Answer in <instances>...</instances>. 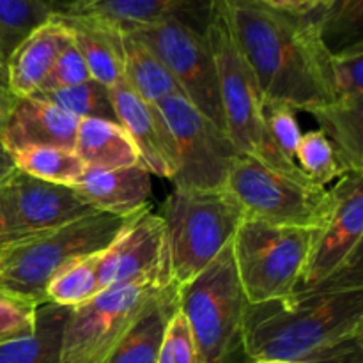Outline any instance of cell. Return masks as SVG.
<instances>
[{"instance_id": "6da1fadb", "label": "cell", "mask_w": 363, "mask_h": 363, "mask_svg": "<svg viewBox=\"0 0 363 363\" xmlns=\"http://www.w3.org/2000/svg\"><path fill=\"white\" fill-rule=\"evenodd\" d=\"M363 337V261L323 286L247 303L241 346L248 362L305 363Z\"/></svg>"}, {"instance_id": "7a4b0ae2", "label": "cell", "mask_w": 363, "mask_h": 363, "mask_svg": "<svg viewBox=\"0 0 363 363\" xmlns=\"http://www.w3.org/2000/svg\"><path fill=\"white\" fill-rule=\"evenodd\" d=\"M264 101L315 112L333 101L330 55L312 16L279 13L257 0H220Z\"/></svg>"}, {"instance_id": "3957f363", "label": "cell", "mask_w": 363, "mask_h": 363, "mask_svg": "<svg viewBox=\"0 0 363 363\" xmlns=\"http://www.w3.org/2000/svg\"><path fill=\"white\" fill-rule=\"evenodd\" d=\"M206 38L215 59L223 126L236 151L255 158L282 176L300 183H308L300 167L284 158L269 138L264 121V99L250 66L238 46L233 27L220 0H213Z\"/></svg>"}, {"instance_id": "277c9868", "label": "cell", "mask_w": 363, "mask_h": 363, "mask_svg": "<svg viewBox=\"0 0 363 363\" xmlns=\"http://www.w3.org/2000/svg\"><path fill=\"white\" fill-rule=\"evenodd\" d=\"M135 215L94 213L6 248L0 252V291L35 305L46 303L53 275L77 259L105 250Z\"/></svg>"}, {"instance_id": "5b68a950", "label": "cell", "mask_w": 363, "mask_h": 363, "mask_svg": "<svg viewBox=\"0 0 363 363\" xmlns=\"http://www.w3.org/2000/svg\"><path fill=\"white\" fill-rule=\"evenodd\" d=\"M247 307L233 241L190 282L177 287V308L194 333L201 363H240L241 318ZM247 358V357H245Z\"/></svg>"}, {"instance_id": "8992f818", "label": "cell", "mask_w": 363, "mask_h": 363, "mask_svg": "<svg viewBox=\"0 0 363 363\" xmlns=\"http://www.w3.org/2000/svg\"><path fill=\"white\" fill-rule=\"evenodd\" d=\"M169 243L170 269L177 287L190 282L233 241L243 213L225 190H176L162 213Z\"/></svg>"}, {"instance_id": "52a82bcc", "label": "cell", "mask_w": 363, "mask_h": 363, "mask_svg": "<svg viewBox=\"0 0 363 363\" xmlns=\"http://www.w3.org/2000/svg\"><path fill=\"white\" fill-rule=\"evenodd\" d=\"M312 240L314 229L243 218L233 238V255L247 303H262L294 293Z\"/></svg>"}, {"instance_id": "ba28073f", "label": "cell", "mask_w": 363, "mask_h": 363, "mask_svg": "<svg viewBox=\"0 0 363 363\" xmlns=\"http://www.w3.org/2000/svg\"><path fill=\"white\" fill-rule=\"evenodd\" d=\"M177 286L147 282L113 286L71 308L62 332L60 363H105L135 323Z\"/></svg>"}, {"instance_id": "9c48e42d", "label": "cell", "mask_w": 363, "mask_h": 363, "mask_svg": "<svg viewBox=\"0 0 363 363\" xmlns=\"http://www.w3.org/2000/svg\"><path fill=\"white\" fill-rule=\"evenodd\" d=\"M223 190L236 202L243 218L269 225L315 230L332 204L330 188L291 179L247 155L236 156Z\"/></svg>"}, {"instance_id": "30bf717a", "label": "cell", "mask_w": 363, "mask_h": 363, "mask_svg": "<svg viewBox=\"0 0 363 363\" xmlns=\"http://www.w3.org/2000/svg\"><path fill=\"white\" fill-rule=\"evenodd\" d=\"M165 117L177 152V170L170 181L176 190L222 191L240 152L225 130L202 116L183 96L156 105Z\"/></svg>"}, {"instance_id": "8fae6325", "label": "cell", "mask_w": 363, "mask_h": 363, "mask_svg": "<svg viewBox=\"0 0 363 363\" xmlns=\"http://www.w3.org/2000/svg\"><path fill=\"white\" fill-rule=\"evenodd\" d=\"M126 34L144 43L162 60L183 91L184 99L225 130L215 59L206 34L176 20L160 21Z\"/></svg>"}, {"instance_id": "7c38bea8", "label": "cell", "mask_w": 363, "mask_h": 363, "mask_svg": "<svg viewBox=\"0 0 363 363\" xmlns=\"http://www.w3.org/2000/svg\"><path fill=\"white\" fill-rule=\"evenodd\" d=\"M330 194V211L314 230L296 291L315 289L362 261L363 172L344 174Z\"/></svg>"}, {"instance_id": "4fadbf2b", "label": "cell", "mask_w": 363, "mask_h": 363, "mask_svg": "<svg viewBox=\"0 0 363 363\" xmlns=\"http://www.w3.org/2000/svg\"><path fill=\"white\" fill-rule=\"evenodd\" d=\"M101 291L113 286L151 282L176 286L170 269L165 223L158 213H137L101 252L98 266Z\"/></svg>"}, {"instance_id": "5bb4252c", "label": "cell", "mask_w": 363, "mask_h": 363, "mask_svg": "<svg viewBox=\"0 0 363 363\" xmlns=\"http://www.w3.org/2000/svg\"><path fill=\"white\" fill-rule=\"evenodd\" d=\"M0 206L14 245L99 213L73 186L35 179L20 170L0 184Z\"/></svg>"}, {"instance_id": "9a60e30c", "label": "cell", "mask_w": 363, "mask_h": 363, "mask_svg": "<svg viewBox=\"0 0 363 363\" xmlns=\"http://www.w3.org/2000/svg\"><path fill=\"white\" fill-rule=\"evenodd\" d=\"M110 96L117 121L137 147L140 165L151 176L172 179L177 170L176 142L158 106L138 98L124 80L110 89Z\"/></svg>"}, {"instance_id": "2e32d148", "label": "cell", "mask_w": 363, "mask_h": 363, "mask_svg": "<svg viewBox=\"0 0 363 363\" xmlns=\"http://www.w3.org/2000/svg\"><path fill=\"white\" fill-rule=\"evenodd\" d=\"M213 0H78L67 14L92 16L123 32L176 20L206 34Z\"/></svg>"}, {"instance_id": "e0dca14e", "label": "cell", "mask_w": 363, "mask_h": 363, "mask_svg": "<svg viewBox=\"0 0 363 363\" xmlns=\"http://www.w3.org/2000/svg\"><path fill=\"white\" fill-rule=\"evenodd\" d=\"M80 119L38 96L18 98L13 113L0 131L9 152L25 147L73 149Z\"/></svg>"}, {"instance_id": "ac0fdd59", "label": "cell", "mask_w": 363, "mask_h": 363, "mask_svg": "<svg viewBox=\"0 0 363 363\" xmlns=\"http://www.w3.org/2000/svg\"><path fill=\"white\" fill-rule=\"evenodd\" d=\"M74 191L94 211L131 216L149 208L151 174L142 165L113 170H85Z\"/></svg>"}, {"instance_id": "d6986e66", "label": "cell", "mask_w": 363, "mask_h": 363, "mask_svg": "<svg viewBox=\"0 0 363 363\" xmlns=\"http://www.w3.org/2000/svg\"><path fill=\"white\" fill-rule=\"evenodd\" d=\"M69 30L84 57L89 73L108 89L124 80V32L116 25L92 16L53 13Z\"/></svg>"}, {"instance_id": "ffe728a7", "label": "cell", "mask_w": 363, "mask_h": 363, "mask_svg": "<svg viewBox=\"0 0 363 363\" xmlns=\"http://www.w3.org/2000/svg\"><path fill=\"white\" fill-rule=\"evenodd\" d=\"M69 41V30L52 16L11 52L7 59V87L18 98L41 91L57 57Z\"/></svg>"}, {"instance_id": "44dd1931", "label": "cell", "mask_w": 363, "mask_h": 363, "mask_svg": "<svg viewBox=\"0 0 363 363\" xmlns=\"http://www.w3.org/2000/svg\"><path fill=\"white\" fill-rule=\"evenodd\" d=\"M74 152L87 170H113L140 165L138 151L119 123L82 119L78 124Z\"/></svg>"}, {"instance_id": "7402d4cb", "label": "cell", "mask_w": 363, "mask_h": 363, "mask_svg": "<svg viewBox=\"0 0 363 363\" xmlns=\"http://www.w3.org/2000/svg\"><path fill=\"white\" fill-rule=\"evenodd\" d=\"M69 311L50 301L39 305L34 332L0 344V363H60L62 332Z\"/></svg>"}, {"instance_id": "603a6c76", "label": "cell", "mask_w": 363, "mask_h": 363, "mask_svg": "<svg viewBox=\"0 0 363 363\" xmlns=\"http://www.w3.org/2000/svg\"><path fill=\"white\" fill-rule=\"evenodd\" d=\"M312 116L332 142L344 174L363 172V99L332 101Z\"/></svg>"}, {"instance_id": "cb8c5ba5", "label": "cell", "mask_w": 363, "mask_h": 363, "mask_svg": "<svg viewBox=\"0 0 363 363\" xmlns=\"http://www.w3.org/2000/svg\"><path fill=\"white\" fill-rule=\"evenodd\" d=\"M124 82L140 99L158 105L169 98L183 96L162 60L142 41L124 32ZM184 98V96H183Z\"/></svg>"}, {"instance_id": "d4e9b609", "label": "cell", "mask_w": 363, "mask_h": 363, "mask_svg": "<svg viewBox=\"0 0 363 363\" xmlns=\"http://www.w3.org/2000/svg\"><path fill=\"white\" fill-rule=\"evenodd\" d=\"M176 311L177 291H172L135 323L105 363H156L167 323Z\"/></svg>"}, {"instance_id": "484cf974", "label": "cell", "mask_w": 363, "mask_h": 363, "mask_svg": "<svg viewBox=\"0 0 363 363\" xmlns=\"http://www.w3.org/2000/svg\"><path fill=\"white\" fill-rule=\"evenodd\" d=\"M13 158L20 172L64 186H74L87 170L73 149L25 147L13 152Z\"/></svg>"}, {"instance_id": "4316f807", "label": "cell", "mask_w": 363, "mask_h": 363, "mask_svg": "<svg viewBox=\"0 0 363 363\" xmlns=\"http://www.w3.org/2000/svg\"><path fill=\"white\" fill-rule=\"evenodd\" d=\"M312 18L330 53L363 45V0H328Z\"/></svg>"}, {"instance_id": "83f0119b", "label": "cell", "mask_w": 363, "mask_h": 363, "mask_svg": "<svg viewBox=\"0 0 363 363\" xmlns=\"http://www.w3.org/2000/svg\"><path fill=\"white\" fill-rule=\"evenodd\" d=\"M99 255L101 252L77 259L55 273L46 287V301L74 308L101 293L98 279Z\"/></svg>"}, {"instance_id": "f1b7e54d", "label": "cell", "mask_w": 363, "mask_h": 363, "mask_svg": "<svg viewBox=\"0 0 363 363\" xmlns=\"http://www.w3.org/2000/svg\"><path fill=\"white\" fill-rule=\"evenodd\" d=\"M34 96L46 99V101L59 106L64 112L71 113L80 121L101 119L119 123L116 108H113L112 96H110V89L94 78L84 82V84L73 85V87L38 92Z\"/></svg>"}, {"instance_id": "f546056e", "label": "cell", "mask_w": 363, "mask_h": 363, "mask_svg": "<svg viewBox=\"0 0 363 363\" xmlns=\"http://www.w3.org/2000/svg\"><path fill=\"white\" fill-rule=\"evenodd\" d=\"M52 16L53 9L46 0H0V41L7 59L27 35Z\"/></svg>"}, {"instance_id": "4dcf8cb0", "label": "cell", "mask_w": 363, "mask_h": 363, "mask_svg": "<svg viewBox=\"0 0 363 363\" xmlns=\"http://www.w3.org/2000/svg\"><path fill=\"white\" fill-rule=\"evenodd\" d=\"M296 165L300 167L308 183L321 188H326L344 176L335 149L321 130L301 135L296 149Z\"/></svg>"}, {"instance_id": "1f68e13d", "label": "cell", "mask_w": 363, "mask_h": 363, "mask_svg": "<svg viewBox=\"0 0 363 363\" xmlns=\"http://www.w3.org/2000/svg\"><path fill=\"white\" fill-rule=\"evenodd\" d=\"M333 101L363 99V45L330 55Z\"/></svg>"}, {"instance_id": "d6a6232c", "label": "cell", "mask_w": 363, "mask_h": 363, "mask_svg": "<svg viewBox=\"0 0 363 363\" xmlns=\"http://www.w3.org/2000/svg\"><path fill=\"white\" fill-rule=\"evenodd\" d=\"M264 121L273 145L279 149L284 158L296 165V149L301 140L296 110L286 103L264 101Z\"/></svg>"}, {"instance_id": "836d02e7", "label": "cell", "mask_w": 363, "mask_h": 363, "mask_svg": "<svg viewBox=\"0 0 363 363\" xmlns=\"http://www.w3.org/2000/svg\"><path fill=\"white\" fill-rule=\"evenodd\" d=\"M156 363H201L194 333L179 308L167 323Z\"/></svg>"}, {"instance_id": "e575fe53", "label": "cell", "mask_w": 363, "mask_h": 363, "mask_svg": "<svg viewBox=\"0 0 363 363\" xmlns=\"http://www.w3.org/2000/svg\"><path fill=\"white\" fill-rule=\"evenodd\" d=\"M38 307L34 301L0 291V344L30 335L35 328Z\"/></svg>"}, {"instance_id": "d590c367", "label": "cell", "mask_w": 363, "mask_h": 363, "mask_svg": "<svg viewBox=\"0 0 363 363\" xmlns=\"http://www.w3.org/2000/svg\"><path fill=\"white\" fill-rule=\"evenodd\" d=\"M71 35V34H69ZM91 73H89V67L85 64L84 57L78 52V48L74 46L73 39L64 46L62 52L57 57L55 64H53L52 71H50L48 78L43 84L41 91H55V89H64V87H73V85L84 84V82L91 80ZM38 94V92H35Z\"/></svg>"}, {"instance_id": "8d00e7d4", "label": "cell", "mask_w": 363, "mask_h": 363, "mask_svg": "<svg viewBox=\"0 0 363 363\" xmlns=\"http://www.w3.org/2000/svg\"><path fill=\"white\" fill-rule=\"evenodd\" d=\"M305 363H363V337L347 340Z\"/></svg>"}, {"instance_id": "74e56055", "label": "cell", "mask_w": 363, "mask_h": 363, "mask_svg": "<svg viewBox=\"0 0 363 363\" xmlns=\"http://www.w3.org/2000/svg\"><path fill=\"white\" fill-rule=\"evenodd\" d=\"M257 2L291 16H314L328 4V0H257Z\"/></svg>"}, {"instance_id": "f35d334b", "label": "cell", "mask_w": 363, "mask_h": 363, "mask_svg": "<svg viewBox=\"0 0 363 363\" xmlns=\"http://www.w3.org/2000/svg\"><path fill=\"white\" fill-rule=\"evenodd\" d=\"M16 101H18V96L14 94L7 85L0 84V131H2V128L6 126L11 113H13L14 106H16Z\"/></svg>"}, {"instance_id": "ab89813d", "label": "cell", "mask_w": 363, "mask_h": 363, "mask_svg": "<svg viewBox=\"0 0 363 363\" xmlns=\"http://www.w3.org/2000/svg\"><path fill=\"white\" fill-rule=\"evenodd\" d=\"M14 170H16V165H14L13 155H11L9 149L4 144L2 137H0V184L6 179H9L14 174Z\"/></svg>"}, {"instance_id": "60d3db41", "label": "cell", "mask_w": 363, "mask_h": 363, "mask_svg": "<svg viewBox=\"0 0 363 363\" xmlns=\"http://www.w3.org/2000/svg\"><path fill=\"white\" fill-rule=\"evenodd\" d=\"M14 245V238L11 234L9 225H7L6 215L2 211V206H0V252H4L6 248L13 247Z\"/></svg>"}, {"instance_id": "b9f144b4", "label": "cell", "mask_w": 363, "mask_h": 363, "mask_svg": "<svg viewBox=\"0 0 363 363\" xmlns=\"http://www.w3.org/2000/svg\"><path fill=\"white\" fill-rule=\"evenodd\" d=\"M46 2L52 7L53 13H66V11H69L78 0H46Z\"/></svg>"}, {"instance_id": "7bdbcfd3", "label": "cell", "mask_w": 363, "mask_h": 363, "mask_svg": "<svg viewBox=\"0 0 363 363\" xmlns=\"http://www.w3.org/2000/svg\"><path fill=\"white\" fill-rule=\"evenodd\" d=\"M0 84L7 85V53L0 41Z\"/></svg>"}, {"instance_id": "ee69618b", "label": "cell", "mask_w": 363, "mask_h": 363, "mask_svg": "<svg viewBox=\"0 0 363 363\" xmlns=\"http://www.w3.org/2000/svg\"><path fill=\"white\" fill-rule=\"evenodd\" d=\"M250 363H291V362H282V360H257V362H250Z\"/></svg>"}]
</instances>
